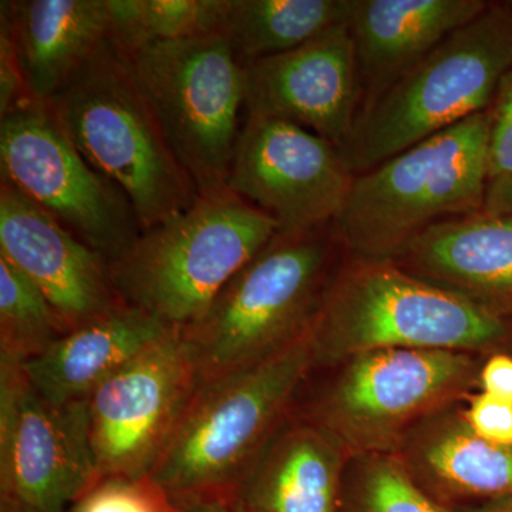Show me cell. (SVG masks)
Here are the masks:
<instances>
[{
	"instance_id": "1",
	"label": "cell",
	"mask_w": 512,
	"mask_h": 512,
	"mask_svg": "<svg viewBox=\"0 0 512 512\" xmlns=\"http://www.w3.org/2000/svg\"><path fill=\"white\" fill-rule=\"evenodd\" d=\"M348 249L335 224L278 231L181 330L197 384L248 369L311 335Z\"/></svg>"
},
{
	"instance_id": "2",
	"label": "cell",
	"mask_w": 512,
	"mask_h": 512,
	"mask_svg": "<svg viewBox=\"0 0 512 512\" xmlns=\"http://www.w3.org/2000/svg\"><path fill=\"white\" fill-rule=\"evenodd\" d=\"M487 356L380 349L312 366L292 414L319 427L350 457L396 454L414 427L480 392Z\"/></svg>"
},
{
	"instance_id": "3",
	"label": "cell",
	"mask_w": 512,
	"mask_h": 512,
	"mask_svg": "<svg viewBox=\"0 0 512 512\" xmlns=\"http://www.w3.org/2000/svg\"><path fill=\"white\" fill-rule=\"evenodd\" d=\"M312 366L380 349L512 353V320L407 274L392 259L348 252L311 332Z\"/></svg>"
},
{
	"instance_id": "4",
	"label": "cell",
	"mask_w": 512,
	"mask_h": 512,
	"mask_svg": "<svg viewBox=\"0 0 512 512\" xmlns=\"http://www.w3.org/2000/svg\"><path fill=\"white\" fill-rule=\"evenodd\" d=\"M311 335L248 369L198 383L150 477L175 501L237 495L292 414Z\"/></svg>"
},
{
	"instance_id": "5",
	"label": "cell",
	"mask_w": 512,
	"mask_h": 512,
	"mask_svg": "<svg viewBox=\"0 0 512 512\" xmlns=\"http://www.w3.org/2000/svg\"><path fill=\"white\" fill-rule=\"evenodd\" d=\"M45 103L87 163L126 194L143 231L183 214L200 198L138 84L130 56L113 40Z\"/></svg>"
},
{
	"instance_id": "6",
	"label": "cell",
	"mask_w": 512,
	"mask_h": 512,
	"mask_svg": "<svg viewBox=\"0 0 512 512\" xmlns=\"http://www.w3.org/2000/svg\"><path fill=\"white\" fill-rule=\"evenodd\" d=\"M276 232L274 220L231 190L200 197L109 262L111 285L121 303L181 332Z\"/></svg>"
},
{
	"instance_id": "7",
	"label": "cell",
	"mask_w": 512,
	"mask_h": 512,
	"mask_svg": "<svg viewBox=\"0 0 512 512\" xmlns=\"http://www.w3.org/2000/svg\"><path fill=\"white\" fill-rule=\"evenodd\" d=\"M490 110L355 175L335 228L353 255L393 259L440 222L484 210Z\"/></svg>"
},
{
	"instance_id": "8",
	"label": "cell",
	"mask_w": 512,
	"mask_h": 512,
	"mask_svg": "<svg viewBox=\"0 0 512 512\" xmlns=\"http://www.w3.org/2000/svg\"><path fill=\"white\" fill-rule=\"evenodd\" d=\"M512 69V6L491 2L384 92L360 107L340 148L353 174L490 109Z\"/></svg>"
},
{
	"instance_id": "9",
	"label": "cell",
	"mask_w": 512,
	"mask_h": 512,
	"mask_svg": "<svg viewBox=\"0 0 512 512\" xmlns=\"http://www.w3.org/2000/svg\"><path fill=\"white\" fill-rule=\"evenodd\" d=\"M171 150L200 197L229 191L245 69L221 33L160 42L130 57Z\"/></svg>"
},
{
	"instance_id": "10",
	"label": "cell",
	"mask_w": 512,
	"mask_h": 512,
	"mask_svg": "<svg viewBox=\"0 0 512 512\" xmlns=\"http://www.w3.org/2000/svg\"><path fill=\"white\" fill-rule=\"evenodd\" d=\"M0 173L107 262L143 232L126 194L87 163L46 103L0 117Z\"/></svg>"
},
{
	"instance_id": "11",
	"label": "cell",
	"mask_w": 512,
	"mask_h": 512,
	"mask_svg": "<svg viewBox=\"0 0 512 512\" xmlns=\"http://www.w3.org/2000/svg\"><path fill=\"white\" fill-rule=\"evenodd\" d=\"M195 387L197 375L178 330L104 380L89 397L100 477L150 476Z\"/></svg>"
},
{
	"instance_id": "12",
	"label": "cell",
	"mask_w": 512,
	"mask_h": 512,
	"mask_svg": "<svg viewBox=\"0 0 512 512\" xmlns=\"http://www.w3.org/2000/svg\"><path fill=\"white\" fill-rule=\"evenodd\" d=\"M355 174L340 148L284 120L247 116L228 188L278 225L303 231L335 224Z\"/></svg>"
},
{
	"instance_id": "13",
	"label": "cell",
	"mask_w": 512,
	"mask_h": 512,
	"mask_svg": "<svg viewBox=\"0 0 512 512\" xmlns=\"http://www.w3.org/2000/svg\"><path fill=\"white\" fill-rule=\"evenodd\" d=\"M100 480L89 399L50 403L29 383L18 410L0 420L2 512H66Z\"/></svg>"
},
{
	"instance_id": "14",
	"label": "cell",
	"mask_w": 512,
	"mask_h": 512,
	"mask_svg": "<svg viewBox=\"0 0 512 512\" xmlns=\"http://www.w3.org/2000/svg\"><path fill=\"white\" fill-rule=\"evenodd\" d=\"M244 69L248 116L288 121L345 146L363 100L348 23Z\"/></svg>"
},
{
	"instance_id": "15",
	"label": "cell",
	"mask_w": 512,
	"mask_h": 512,
	"mask_svg": "<svg viewBox=\"0 0 512 512\" xmlns=\"http://www.w3.org/2000/svg\"><path fill=\"white\" fill-rule=\"evenodd\" d=\"M0 256L45 295L63 335L123 305L109 262L6 181H0Z\"/></svg>"
},
{
	"instance_id": "16",
	"label": "cell",
	"mask_w": 512,
	"mask_h": 512,
	"mask_svg": "<svg viewBox=\"0 0 512 512\" xmlns=\"http://www.w3.org/2000/svg\"><path fill=\"white\" fill-rule=\"evenodd\" d=\"M392 261L421 281L512 320V217L481 211L440 222Z\"/></svg>"
},
{
	"instance_id": "17",
	"label": "cell",
	"mask_w": 512,
	"mask_h": 512,
	"mask_svg": "<svg viewBox=\"0 0 512 512\" xmlns=\"http://www.w3.org/2000/svg\"><path fill=\"white\" fill-rule=\"evenodd\" d=\"M490 5L485 0H352L348 28L362 106Z\"/></svg>"
},
{
	"instance_id": "18",
	"label": "cell",
	"mask_w": 512,
	"mask_h": 512,
	"mask_svg": "<svg viewBox=\"0 0 512 512\" xmlns=\"http://www.w3.org/2000/svg\"><path fill=\"white\" fill-rule=\"evenodd\" d=\"M30 100L52 99L111 37L109 0H13L0 6Z\"/></svg>"
},
{
	"instance_id": "19",
	"label": "cell",
	"mask_w": 512,
	"mask_h": 512,
	"mask_svg": "<svg viewBox=\"0 0 512 512\" xmlns=\"http://www.w3.org/2000/svg\"><path fill=\"white\" fill-rule=\"evenodd\" d=\"M463 404L433 414L410 431L397 456L423 490L450 508L512 497V447L481 439Z\"/></svg>"
},
{
	"instance_id": "20",
	"label": "cell",
	"mask_w": 512,
	"mask_h": 512,
	"mask_svg": "<svg viewBox=\"0 0 512 512\" xmlns=\"http://www.w3.org/2000/svg\"><path fill=\"white\" fill-rule=\"evenodd\" d=\"M350 454L335 437L289 416L238 490L251 512H342Z\"/></svg>"
},
{
	"instance_id": "21",
	"label": "cell",
	"mask_w": 512,
	"mask_h": 512,
	"mask_svg": "<svg viewBox=\"0 0 512 512\" xmlns=\"http://www.w3.org/2000/svg\"><path fill=\"white\" fill-rule=\"evenodd\" d=\"M127 305L64 333L42 355L23 363L30 386L47 402L89 399L113 373L170 332Z\"/></svg>"
},
{
	"instance_id": "22",
	"label": "cell",
	"mask_w": 512,
	"mask_h": 512,
	"mask_svg": "<svg viewBox=\"0 0 512 512\" xmlns=\"http://www.w3.org/2000/svg\"><path fill=\"white\" fill-rule=\"evenodd\" d=\"M352 0H227L220 33L241 66L284 55L348 23Z\"/></svg>"
},
{
	"instance_id": "23",
	"label": "cell",
	"mask_w": 512,
	"mask_h": 512,
	"mask_svg": "<svg viewBox=\"0 0 512 512\" xmlns=\"http://www.w3.org/2000/svg\"><path fill=\"white\" fill-rule=\"evenodd\" d=\"M227 0H109L111 37L128 56L160 42L220 33Z\"/></svg>"
},
{
	"instance_id": "24",
	"label": "cell",
	"mask_w": 512,
	"mask_h": 512,
	"mask_svg": "<svg viewBox=\"0 0 512 512\" xmlns=\"http://www.w3.org/2000/svg\"><path fill=\"white\" fill-rule=\"evenodd\" d=\"M63 336L45 295L0 256V355L28 362Z\"/></svg>"
},
{
	"instance_id": "25",
	"label": "cell",
	"mask_w": 512,
	"mask_h": 512,
	"mask_svg": "<svg viewBox=\"0 0 512 512\" xmlns=\"http://www.w3.org/2000/svg\"><path fill=\"white\" fill-rule=\"evenodd\" d=\"M342 512H454L416 483L394 454L350 458Z\"/></svg>"
},
{
	"instance_id": "26",
	"label": "cell",
	"mask_w": 512,
	"mask_h": 512,
	"mask_svg": "<svg viewBox=\"0 0 512 512\" xmlns=\"http://www.w3.org/2000/svg\"><path fill=\"white\" fill-rule=\"evenodd\" d=\"M173 501L150 477H106L69 512H174Z\"/></svg>"
},
{
	"instance_id": "27",
	"label": "cell",
	"mask_w": 512,
	"mask_h": 512,
	"mask_svg": "<svg viewBox=\"0 0 512 512\" xmlns=\"http://www.w3.org/2000/svg\"><path fill=\"white\" fill-rule=\"evenodd\" d=\"M488 181L512 174V69L505 73L490 106Z\"/></svg>"
},
{
	"instance_id": "28",
	"label": "cell",
	"mask_w": 512,
	"mask_h": 512,
	"mask_svg": "<svg viewBox=\"0 0 512 512\" xmlns=\"http://www.w3.org/2000/svg\"><path fill=\"white\" fill-rule=\"evenodd\" d=\"M464 419L481 439L512 447V404L484 392L464 403Z\"/></svg>"
},
{
	"instance_id": "29",
	"label": "cell",
	"mask_w": 512,
	"mask_h": 512,
	"mask_svg": "<svg viewBox=\"0 0 512 512\" xmlns=\"http://www.w3.org/2000/svg\"><path fill=\"white\" fill-rule=\"evenodd\" d=\"M480 392L512 404V353L497 352L485 357Z\"/></svg>"
},
{
	"instance_id": "30",
	"label": "cell",
	"mask_w": 512,
	"mask_h": 512,
	"mask_svg": "<svg viewBox=\"0 0 512 512\" xmlns=\"http://www.w3.org/2000/svg\"><path fill=\"white\" fill-rule=\"evenodd\" d=\"M174 512H251L239 500L238 495H214V497L190 498L175 501Z\"/></svg>"
},
{
	"instance_id": "31",
	"label": "cell",
	"mask_w": 512,
	"mask_h": 512,
	"mask_svg": "<svg viewBox=\"0 0 512 512\" xmlns=\"http://www.w3.org/2000/svg\"><path fill=\"white\" fill-rule=\"evenodd\" d=\"M483 211L512 217V174L488 181Z\"/></svg>"
},
{
	"instance_id": "32",
	"label": "cell",
	"mask_w": 512,
	"mask_h": 512,
	"mask_svg": "<svg viewBox=\"0 0 512 512\" xmlns=\"http://www.w3.org/2000/svg\"><path fill=\"white\" fill-rule=\"evenodd\" d=\"M454 512H512V497L488 501V503L453 508Z\"/></svg>"
},
{
	"instance_id": "33",
	"label": "cell",
	"mask_w": 512,
	"mask_h": 512,
	"mask_svg": "<svg viewBox=\"0 0 512 512\" xmlns=\"http://www.w3.org/2000/svg\"><path fill=\"white\" fill-rule=\"evenodd\" d=\"M510 3H511V6H512V2H510Z\"/></svg>"
}]
</instances>
